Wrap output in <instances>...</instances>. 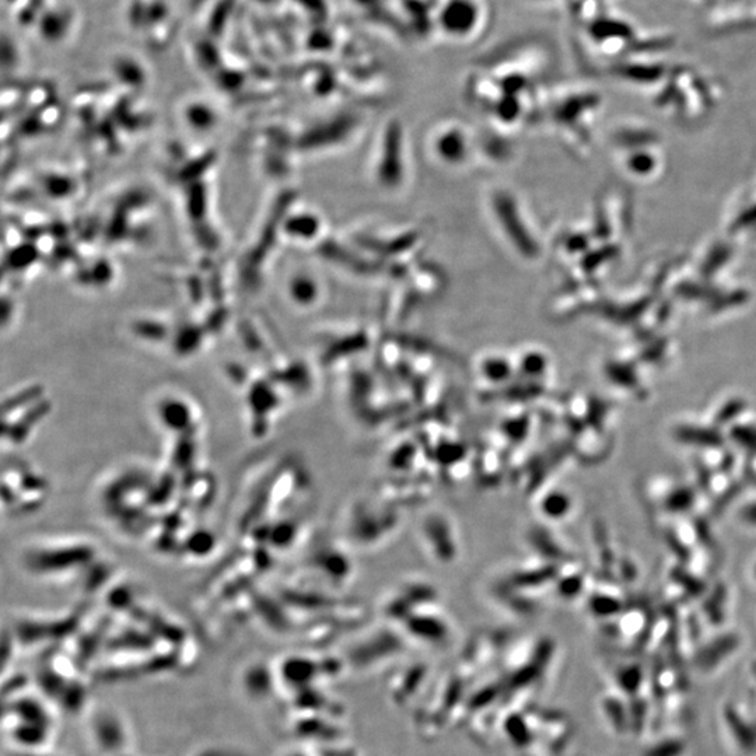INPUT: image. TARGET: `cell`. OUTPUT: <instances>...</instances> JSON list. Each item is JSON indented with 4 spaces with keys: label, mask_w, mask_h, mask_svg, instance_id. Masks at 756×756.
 <instances>
[{
    "label": "cell",
    "mask_w": 756,
    "mask_h": 756,
    "mask_svg": "<svg viewBox=\"0 0 756 756\" xmlns=\"http://www.w3.org/2000/svg\"><path fill=\"white\" fill-rule=\"evenodd\" d=\"M511 363L506 360L504 357L499 356H490L483 360H481L479 364V373L481 377H485L489 381H503L507 380L511 370Z\"/></svg>",
    "instance_id": "7a4b0ae2"
},
{
    "label": "cell",
    "mask_w": 756,
    "mask_h": 756,
    "mask_svg": "<svg viewBox=\"0 0 756 756\" xmlns=\"http://www.w3.org/2000/svg\"><path fill=\"white\" fill-rule=\"evenodd\" d=\"M467 144L468 140L462 128L448 126L434 133L432 147L433 153L446 161L444 164L460 165L468 156Z\"/></svg>",
    "instance_id": "6da1fadb"
}]
</instances>
